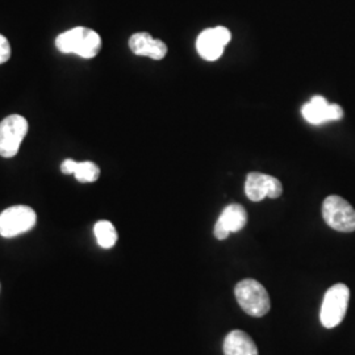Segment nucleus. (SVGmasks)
Segmentation results:
<instances>
[{
  "label": "nucleus",
  "instance_id": "obj_1",
  "mask_svg": "<svg viewBox=\"0 0 355 355\" xmlns=\"http://www.w3.org/2000/svg\"><path fill=\"white\" fill-rule=\"evenodd\" d=\"M55 46L64 54H76L89 60L96 57L102 49V38L89 28L76 26L55 38Z\"/></svg>",
  "mask_w": 355,
  "mask_h": 355
},
{
  "label": "nucleus",
  "instance_id": "obj_2",
  "mask_svg": "<svg viewBox=\"0 0 355 355\" xmlns=\"http://www.w3.org/2000/svg\"><path fill=\"white\" fill-rule=\"evenodd\" d=\"M234 295L245 313L262 318L268 313L271 302L266 288L257 280L243 279L237 283Z\"/></svg>",
  "mask_w": 355,
  "mask_h": 355
},
{
  "label": "nucleus",
  "instance_id": "obj_3",
  "mask_svg": "<svg viewBox=\"0 0 355 355\" xmlns=\"http://www.w3.org/2000/svg\"><path fill=\"white\" fill-rule=\"evenodd\" d=\"M349 300H350V290L346 284L338 283L331 286L329 290L325 292L322 305H321V312H320L321 324L328 329L340 325L346 316Z\"/></svg>",
  "mask_w": 355,
  "mask_h": 355
},
{
  "label": "nucleus",
  "instance_id": "obj_4",
  "mask_svg": "<svg viewBox=\"0 0 355 355\" xmlns=\"http://www.w3.org/2000/svg\"><path fill=\"white\" fill-rule=\"evenodd\" d=\"M322 217L330 228L343 233L355 230V209L338 195H330L322 203Z\"/></svg>",
  "mask_w": 355,
  "mask_h": 355
},
{
  "label": "nucleus",
  "instance_id": "obj_5",
  "mask_svg": "<svg viewBox=\"0 0 355 355\" xmlns=\"http://www.w3.org/2000/svg\"><path fill=\"white\" fill-rule=\"evenodd\" d=\"M36 212L26 205H13L0 214V236L12 239L29 232L36 224Z\"/></svg>",
  "mask_w": 355,
  "mask_h": 355
},
{
  "label": "nucleus",
  "instance_id": "obj_6",
  "mask_svg": "<svg viewBox=\"0 0 355 355\" xmlns=\"http://www.w3.org/2000/svg\"><path fill=\"white\" fill-rule=\"evenodd\" d=\"M28 133V121L20 114H11L0 123V155L15 157Z\"/></svg>",
  "mask_w": 355,
  "mask_h": 355
},
{
  "label": "nucleus",
  "instance_id": "obj_7",
  "mask_svg": "<svg viewBox=\"0 0 355 355\" xmlns=\"http://www.w3.org/2000/svg\"><path fill=\"white\" fill-rule=\"evenodd\" d=\"M232 38L230 31L225 26L208 28L196 40V51L205 61H217Z\"/></svg>",
  "mask_w": 355,
  "mask_h": 355
},
{
  "label": "nucleus",
  "instance_id": "obj_8",
  "mask_svg": "<svg viewBox=\"0 0 355 355\" xmlns=\"http://www.w3.org/2000/svg\"><path fill=\"white\" fill-rule=\"evenodd\" d=\"M283 192L279 179L262 173H250L245 182V193L252 202H261L265 198L277 199Z\"/></svg>",
  "mask_w": 355,
  "mask_h": 355
},
{
  "label": "nucleus",
  "instance_id": "obj_9",
  "mask_svg": "<svg viewBox=\"0 0 355 355\" xmlns=\"http://www.w3.org/2000/svg\"><path fill=\"white\" fill-rule=\"evenodd\" d=\"M248 223V214L241 204H230L218 217L216 223L215 237L217 240L228 239L230 233L240 232Z\"/></svg>",
  "mask_w": 355,
  "mask_h": 355
},
{
  "label": "nucleus",
  "instance_id": "obj_10",
  "mask_svg": "<svg viewBox=\"0 0 355 355\" xmlns=\"http://www.w3.org/2000/svg\"><path fill=\"white\" fill-rule=\"evenodd\" d=\"M129 48L133 54L140 57H149L155 61L165 58L167 54V45L162 40H155L146 32L132 35L129 38Z\"/></svg>",
  "mask_w": 355,
  "mask_h": 355
},
{
  "label": "nucleus",
  "instance_id": "obj_11",
  "mask_svg": "<svg viewBox=\"0 0 355 355\" xmlns=\"http://www.w3.org/2000/svg\"><path fill=\"white\" fill-rule=\"evenodd\" d=\"M224 354L258 355V349L248 333L242 330H233L224 340Z\"/></svg>",
  "mask_w": 355,
  "mask_h": 355
},
{
  "label": "nucleus",
  "instance_id": "obj_12",
  "mask_svg": "<svg viewBox=\"0 0 355 355\" xmlns=\"http://www.w3.org/2000/svg\"><path fill=\"white\" fill-rule=\"evenodd\" d=\"M61 171L66 175L74 174L76 180L80 183H92L101 177L99 166L91 161L76 162L74 159H64L61 165Z\"/></svg>",
  "mask_w": 355,
  "mask_h": 355
},
{
  "label": "nucleus",
  "instance_id": "obj_13",
  "mask_svg": "<svg viewBox=\"0 0 355 355\" xmlns=\"http://www.w3.org/2000/svg\"><path fill=\"white\" fill-rule=\"evenodd\" d=\"M328 105L329 103L324 98L316 95L313 96L309 103H305L302 107V114L305 119V121H308L312 125H321L324 123L328 121Z\"/></svg>",
  "mask_w": 355,
  "mask_h": 355
},
{
  "label": "nucleus",
  "instance_id": "obj_14",
  "mask_svg": "<svg viewBox=\"0 0 355 355\" xmlns=\"http://www.w3.org/2000/svg\"><path fill=\"white\" fill-rule=\"evenodd\" d=\"M94 233L96 241L103 249H111L117 242V232L112 223L110 221H98L94 227Z\"/></svg>",
  "mask_w": 355,
  "mask_h": 355
},
{
  "label": "nucleus",
  "instance_id": "obj_15",
  "mask_svg": "<svg viewBox=\"0 0 355 355\" xmlns=\"http://www.w3.org/2000/svg\"><path fill=\"white\" fill-rule=\"evenodd\" d=\"M11 58V45L8 40L0 35V64L7 62Z\"/></svg>",
  "mask_w": 355,
  "mask_h": 355
},
{
  "label": "nucleus",
  "instance_id": "obj_16",
  "mask_svg": "<svg viewBox=\"0 0 355 355\" xmlns=\"http://www.w3.org/2000/svg\"><path fill=\"white\" fill-rule=\"evenodd\" d=\"M327 114H328V121L341 120L343 117V110L338 104H329Z\"/></svg>",
  "mask_w": 355,
  "mask_h": 355
}]
</instances>
